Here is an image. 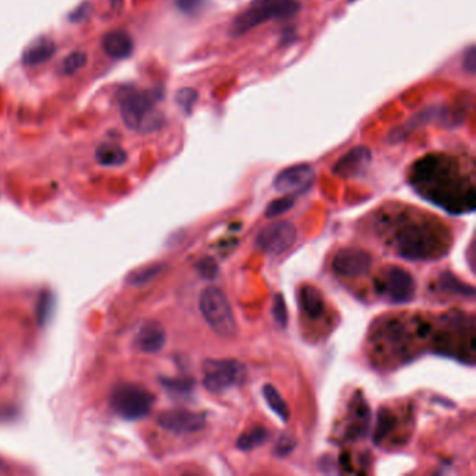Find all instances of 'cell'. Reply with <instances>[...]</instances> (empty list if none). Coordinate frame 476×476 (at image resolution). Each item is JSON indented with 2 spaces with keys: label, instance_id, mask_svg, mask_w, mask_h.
<instances>
[{
  "label": "cell",
  "instance_id": "1",
  "mask_svg": "<svg viewBox=\"0 0 476 476\" xmlns=\"http://www.w3.org/2000/svg\"><path fill=\"white\" fill-rule=\"evenodd\" d=\"M410 183L434 204L451 211H473L475 187L459 176L452 158L445 155H426L412 168Z\"/></svg>",
  "mask_w": 476,
  "mask_h": 476
},
{
  "label": "cell",
  "instance_id": "2",
  "mask_svg": "<svg viewBox=\"0 0 476 476\" xmlns=\"http://www.w3.org/2000/svg\"><path fill=\"white\" fill-rule=\"evenodd\" d=\"M396 251L406 260H430L442 254L445 240L429 222H413L396 233Z\"/></svg>",
  "mask_w": 476,
  "mask_h": 476
},
{
  "label": "cell",
  "instance_id": "3",
  "mask_svg": "<svg viewBox=\"0 0 476 476\" xmlns=\"http://www.w3.org/2000/svg\"><path fill=\"white\" fill-rule=\"evenodd\" d=\"M300 10L297 0H253L230 22L229 34L240 36L269 20H288Z\"/></svg>",
  "mask_w": 476,
  "mask_h": 476
},
{
  "label": "cell",
  "instance_id": "4",
  "mask_svg": "<svg viewBox=\"0 0 476 476\" xmlns=\"http://www.w3.org/2000/svg\"><path fill=\"white\" fill-rule=\"evenodd\" d=\"M120 112L124 124L137 131H154L162 124L159 113L154 109V98L148 92L123 91Z\"/></svg>",
  "mask_w": 476,
  "mask_h": 476
},
{
  "label": "cell",
  "instance_id": "5",
  "mask_svg": "<svg viewBox=\"0 0 476 476\" xmlns=\"http://www.w3.org/2000/svg\"><path fill=\"white\" fill-rule=\"evenodd\" d=\"M154 402L155 396L147 388L133 382L117 384L110 395L113 410L127 420H137L147 416Z\"/></svg>",
  "mask_w": 476,
  "mask_h": 476
},
{
  "label": "cell",
  "instance_id": "6",
  "mask_svg": "<svg viewBox=\"0 0 476 476\" xmlns=\"http://www.w3.org/2000/svg\"><path fill=\"white\" fill-rule=\"evenodd\" d=\"M200 310L211 328L223 336L236 332V320L233 310L225 293L215 288L207 286L200 295Z\"/></svg>",
  "mask_w": 476,
  "mask_h": 476
},
{
  "label": "cell",
  "instance_id": "7",
  "mask_svg": "<svg viewBox=\"0 0 476 476\" xmlns=\"http://www.w3.org/2000/svg\"><path fill=\"white\" fill-rule=\"evenodd\" d=\"M246 377V366L236 359H207L202 363V384L215 394L243 384Z\"/></svg>",
  "mask_w": 476,
  "mask_h": 476
},
{
  "label": "cell",
  "instance_id": "8",
  "mask_svg": "<svg viewBox=\"0 0 476 476\" xmlns=\"http://www.w3.org/2000/svg\"><path fill=\"white\" fill-rule=\"evenodd\" d=\"M297 230L288 221H275L264 226L255 237V244L267 254H281L296 240Z\"/></svg>",
  "mask_w": 476,
  "mask_h": 476
},
{
  "label": "cell",
  "instance_id": "9",
  "mask_svg": "<svg viewBox=\"0 0 476 476\" xmlns=\"http://www.w3.org/2000/svg\"><path fill=\"white\" fill-rule=\"evenodd\" d=\"M382 289L394 303H406L413 299L416 283L410 272L398 265H389L382 275Z\"/></svg>",
  "mask_w": 476,
  "mask_h": 476
},
{
  "label": "cell",
  "instance_id": "10",
  "mask_svg": "<svg viewBox=\"0 0 476 476\" xmlns=\"http://www.w3.org/2000/svg\"><path fill=\"white\" fill-rule=\"evenodd\" d=\"M314 180V170L308 163H296L282 169L274 179V187L279 193L296 194L310 188Z\"/></svg>",
  "mask_w": 476,
  "mask_h": 476
},
{
  "label": "cell",
  "instance_id": "11",
  "mask_svg": "<svg viewBox=\"0 0 476 476\" xmlns=\"http://www.w3.org/2000/svg\"><path fill=\"white\" fill-rule=\"evenodd\" d=\"M371 267V255L359 247H343L332 258V269L342 276L364 275Z\"/></svg>",
  "mask_w": 476,
  "mask_h": 476
},
{
  "label": "cell",
  "instance_id": "12",
  "mask_svg": "<svg viewBox=\"0 0 476 476\" xmlns=\"http://www.w3.org/2000/svg\"><path fill=\"white\" fill-rule=\"evenodd\" d=\"M205 415L187 409H168L158 415V424L169 431L195 433L205 426Z\"/></svg>",
  "mask_w": 476,
  "mask_h": 476
},
{
  "label": "cell",
  "instance_id": "13",
  "mask_svg": "<svg viewBox=\"0 0 476 476\" xmlns=\"http://www.w3.org/2000/svg\"><path fill=\"white\" fill-rule=\"evenodd\" d=\"M370 162L371 151L367 147L359 145L349 149L335 162V165L332 166V173L343 179L356 177L366 172Z\"/></svg>",
  "mask_w": 476,
  "mask_h": 476
},
{
  "label": "cell",
  "instance_id": "14",
  "mask_svg": "<svg viewBox=\"0 0 476 476\" xmlns=\"http://www.w3.org/2000/svg\"><path fill=\"white\" fill-rule=\"evenodd\" d=\"M165 342H166L165 328L156 320L145 321L135 335L137 348L145 353L159 352L163 348Z\"/></svg>",
  "mask_w": 476,
  "mask_h": 476
},
{
  "label": "cell",
  "instance_id": "15",
  "mask_svg": "<svg viewBox=\"0 0 476 476\" xmlns=\"http://www.w3.org/2000/svg\"><path fill=\"white\" fill-rule=\"evenodd\" d=\"M102 47L107 56L113 59H124L133 52V40L127 32L114 29L102 38Z\"/></svg>",
  "mask_w": 476,
  "mask_h": 476
},
{
  "label": "cell",
  "instance_id": "16",
  "mask_svg": "<svg viewBox=\"0 0 476 476\" xmlns=\"http://www.w3.org/2000/svg\"><path fill=\"white\" fill-rule=\"evenodd\" d=\"M352 409H350V424L348 427V434L350 438L357 440L366 436V431L369 429L370 423V410L366 403V401L360 398H353L352 401Z\"/></svg>",
  "mask_w": 476,
  "mask_h": 476
},
{
  "label": "cell",
  "instance_id": "17",
  "mask_svg": "<svg viewBox=\"0 0 476 476\" xmlns=\"http://www.w3.org/2000/svg\"><path fill=\"white\" fill-rule=\"evenodd\" d=\"M299 304L303 313L310 318H318L322 315L325 304L321 292L313 285H303L299 289Z\"/></svg>",
  "mask_w": 476,
  "mask_h": 476
},
{
  "label": "cell",
  "instance_id": "18",
  "mask_svg": "<svg viewBox=\"0 0 476 476\" xmlns=\"http://www.w3.org/2000/svg\"><path fill=\"white\" fill-rule=\"evenodd\" d=\"M54 52V43L49 38H40L35 40L22 54V61L28 66L39 64L47 60Z\"/></svg>",
  "mask_w": 476,
  "mask_h": 476
},
{
  "label": "cell",
  "instance_id": "19",
  "mask_svg": "<svg viewBox=\"0 0 476 476\" xmlns=\"http://www.w3.org/2000/svg\"><path fill=\"white\" fill-rule=\"evenodd\" d=\"M95 158L98 163L103 166H117V165L124 163L127 155H126V151L119 145L103 144L96 149Z\"/></svg>",
  "mask_w": 476,
  "mask_h": 476
},
{
  "label": "cell",
  "instance_id": "20",
  "mask_svg": "<svg viewBox=\"0 0 476 476\" xmlns=\"http://www.w3.org/2000/svg\"><path fill=\"white\" fill-rule=\"evenodd\" d=\"M268 438H269L268 430L262 426H255V427L250 429L248 431L239 436V438L236 441V447L241 451H251V449L260 447L261 444H264Z\"/></svg>",
  "mask_w": 476,
  "mask_h": 476
},
{
  "label": "cell",
  "instance_id": "21",
  "mask_svg": "<svg viewBox=\"0 0 476 476\" xmlns=\"http://www.w3.org/2000/svg\"><path fill=\"white\" fill-rule=\"evenodd\" d=\"M262 395L268 403V406L279 416V419L286 423L289 420L290 412H289V406L288 403L283 401V398L281 396L279 391L271 385V384H265L262 387Z\"/></svg>",
  "mask_w": 476,
  "mask_h": 476
},
{
  "label": "cell",
  "instance_id": "22",
  "mask_svg": "<svg viewBox=\"0 0 476 476\" xmlns=\"http://www.w3.org/2000/svg\"><path fill=\"white\" fill-rule=\"evenodd\" d=\"M440 288L442 290H448L451 293H455V295H462V296H473L475 295V289L462 282L461 279H458L454 274L451 272H444L440 275Z\"/></svg>",
  "mask_w": 476,
  "mask_h": 476
},
{
  "label": "cell",
  "instance_id": "23",
  "mask_svg": "<svg viewBox=\"0 0 476 476\" xmlns=\"http://www.w3.org/2000/svg\"><path fill=\"white\" fill-rule=\"evenodd\" d=\"M395 423H396V417L394 416V413L389 409L381 408L377 413V424H375V430L373 436L374 442L378 444L394 429Z\"/></svg>",
  "mask_w": 476,
  "mask_h": 476
},
{
  "label": "cell",
  "instance_id": "24",
  "mask_svg": "<svg viewBox=\"0 0 476 476\" xmlns=\"http://www.w3.org/2000/svg\"><path fill=\"white\" fill-rule=\"evenodd\" d=\"M162 269V264H152V265H147L142 267L134 272H131L128 275L127 282L131 285H144L147 282H149L151 279H154Z\"/></svg>",
  "mask_w": 476,
  "mask_h": 476
},
{
  "label": "cell",
  "instance_id": "25",
  "mask_svg": "<svg viewBox=\"0 0 476 476\" xmlns=\"http://www.w3.org/2000/svg\"><path fill=\"white\" fill-rule=\"evenodd\" d=\"M295 195L293 194H286L281 198H275L272 200L268 205H267V209H265V216L267 218H275V216H279L282 215L283 212L289 211L293 205H295Z\"/></svg>",
  "mask_w": 476,
  "mask_h": 476
},
{
  "label": "cell",
  "instance_id": "26",
  "mask_svg": "<svg viewBox=\"0 0 476 476\" xmlns=\"http://www.w3.org/2000/svg\"><path fill=\"white\" fill-rule=\"evenodd\" d=\"M195 269L201 278L208 279V281L215 279L219 274V267H218L216 260L214 257H209V255L198 260L195 262Z\"/></svg>",
  "mask_w": 476,
  "mask_h": 476
},
{
  "label": "cell",
  "instance_id": "27",
  "mask_svg": "<svg viewBox=\"0 0 476 476\" xmlns=\"http://www.w3.org/2000/svg\"><path fill=\"white\" fill-rule=\"evenodd\" d=\"M87 63V54L84 52H73L71 54H68L61 64V70L66 74H73L75 71H78L84 64Z\"/></svg>",
  "mask_w": 476,
  "mask_h": 476
},
{
  "label": "cell",
  "instance_id": "28",
  "mask_svg": "<svg viewBox=\"0 0 476 476\" xmlns=\"http://www.w3.org/2000/svg\"><path fill=\"white\" fill-rule=\"evenodd\" d=\"M272 315L276 321V324L281 328H285L288 325V310L283 300V296L281 293H276L272 300Z\"/></svg>",
  "mask_w": 476,
  "mask_h": 476
},
{
  "label": "cell",
  "instance_id": "29",
  "mask_svg": "<svg viewBox=\"0 0 476 476\" xmlns=\"http://www.w3.org/2000/svg\"><path fill=\"white\" fill-rule=\"evenodd\" d=\"M198 98V94L195 89L193 88H181L177 94H176V102L177 105L186 112V113H190L191 112V107L195 103Z\"/></svg>",
  "mask_w": 476,
  "mask_h": 476
},
{
  "label": "cell",
  "instance_id": "30",
  "mask_svg": "<svg viewBox=\"0 0 476 476\" xmlns=\"http://www.w3.org/2000/svg\"><path fill=\"white\" fill-rule=\"evenodd\" d=\"M295 445H296V440L292 436L282 434L274 447V454L276 456H286L293 451Z\"/></svg>",
  "mask_w": 476,
  "mask_h": 476
},
{
  "label": "cell",
  "instance_id": "31",
  "mask_svg": "<svg viewBox=\"0 0 476 476\" xmlns=\"http://www.w3.org/2000/svg\"><path fill=\"white\" fill-rule=\"evenodd\" d=\"M207 4V0H176V6L179 10L187 15H195L202 11Z\"/></svg>",
  "mask_w": 476,
  "mask_h": 476
},
{
  "label": "cell",
  "instance_id": "32",
  "mask_svg": "<svg viewBox=\"0 0 476 476\" xmlns=\"http://www.w3.org/2000/svg\"><path fill=\"white\" fill-rule=\"evenodd\" d=\"M462 68L468 74H475L476 73V46L470 45L465 52L462 57Z\"/></svg>",
  "mask_w": 476,
  "mask_h": 476
},
{
  "label": "cell",
  "instance_id": "33",
  "mask_svg": "<svg viewBox=\"0 0 476 476\" xmlns=\"http://www.w3.org/2000/svg\"><path fill=\"white\" fill-rule=\"evenodd\" d=\"M163 384L166 385V388L173 389V391H187L193 387V381L187 380V378H181V380H165Z\"/></svg>",
  "mask_w": 476,
  "mask_h": 476
}]
</instances>
